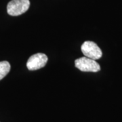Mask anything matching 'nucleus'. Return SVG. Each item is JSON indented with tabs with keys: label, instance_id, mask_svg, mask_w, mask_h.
Returning a JSON list of instances; mask_svg holds the SVG:
<instances>
[{
	"label": "nucleus",
	"instance_id": "obj_5",
	"mask_svg": "<svg viewBox=\"0 0 122 122\" xmlns=\"http://www.w3.org/2000/svg\"><path fill=\"white\" fill-rule=\"evenodd\" d=\"M10 65L8 61L0 62V80L5 77L10 71Z\"/></svg>",
	"mask_w": 122,
	"mask_h": 122
},
{
	"label": "nucleus",
	"instance_id": "obj_1",
	"mask_svg": "<svg viewBox=\"0 0 122 122\" xmlns=\"http://www.w3.org/2000/svg\"><path fill=\"white\" fill-rule=\"evenodd\" d=\"M29 6V0H12L7 5V12L9 15L16 16L26 12Z\"/></svg>",
	"mask_w": 122,
	"mask_h": 122
},
{
	"label": "nucleus",
	"instance_id": "obj_4",
	"mask_svg": "<svg viewBox=\"0 0 122 122\" xmlns=\"http://www.w3.org/2000/svg\"><path fill=\"white\" fill-rule=\"evenodd\" d=\"M48 56L43 53H37L31 56L26 62V67L30 71L43 68L48 62Z\"/></svg>",
	"mask_w": 122,
	"mask_h": 122
},
{
	"label": "nucleus",
	"instance_id": "obj_2",
	"mask_svg": "<svg viewBox=\"0 0 122 122\" xmlns=\"http://www.w3.org/2000/svg\"><path fill=\"white\" fill-rule=\"evenodd\" d=\"M75 66L83 72H98L100 70V65L95 60L87 57H81L75 61Z\"/></svg>",
	"mask_w": 122,
	"mask_h": 122
},
{
	"label": "nucleus",
	"instance_id": "obj_3",
	"mask_svg": "<svg viewBox=\"0 0 122 122\" xmlns=\"http://www.w3.org/2000/svg\"><path fill=\"white\" fill-rule=\"evenodd\" d=\"M81 51L86 57L93 60H98L102 56V50L98 45L90 41H85L81 46Z\"/></svg>",
	"mask_w": 122,
	"mask_h": 122
}]
</instances>
